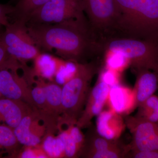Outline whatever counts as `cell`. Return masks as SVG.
Returning <instances> with one entry per match:
<instances>
[{
  "mask_svg": "<svg viewBox=\"0 0 158 158\" xmlns=\"http://www.w3.org/2000/svg\"><path fill=\"white\" fill-rule=\"evenodd\" d=\"M27 26L30 36L40 50H54L66 60L79 62L98 50V43L87 18Z\"/></svg>",
  "mask_w": 158,
  "mask_h": 158,
  "instance_id": "6da1fadb",
  "label": "cell"
},
{
  "mask_svg": "<svg viewBox=\"0 0 158 158\" xmlns=\"http://www.w3.org/2000/svg\"><path fill=\"white\" fill-rule=\"evenodd\" d=\"M118 17L114 31L123 37L158 42V3L156 0H115Z\"/></svg>",
  "mask_w": 158,
  "mask_h": 158,
  "instance_id": "7a4b0ae2",
  "label": "cell"
},
{
  "mask_svg": "<svg viewBox=\"0 0 158 158\" xmlns=\"http://www.w3.org/2000/svg\"><path fill=\"white\" fill-rule=\"evenodd\" d=\"M98 71L94 63H77L74 74L62 87V114L58 128L62 125L76 124L91 90V81Z\"/></svg>",
  "mask_w": 158,
  "mask_h": 158,
  "instance_id": "3957f363",
  "label": "cell"
},
{
  "mask_svg": "<svg viewBox=\"0 0 158 158\" xmlns=\"http://www.w3.org/2000/svg\"><path fill=\"white\" fill-rule=\"evenodd\" d=\"M99 43L107 52L120 54L135 71L148 69L158 74L157 44L149 40L127 37H114Z\"/></svg>",
  "mask_w": 158,
  "mask_h": 158,
  "instance_id": "277c9868",
  "label": "cell"
},
{
  "mask_svg": "<svg viewBox=\"0 0 158 158\" xmlns=\"http://www.w3.org/2000/svg\"><path fill=\"white\" fill-rule=\"evenodd\" d=\"M2 39L8 53L23 67L26 62L34 60L41 53L30 36L27 23L24 20H14L5 27Z\"/></svg>",
  "mask_w": 158,
  "mask_h": 158,
  "instance_id": "5b68a950",
  "label": "cell"
},
{
  "mask_svg": "<svg viewBox=\"0 0 158 158\" xmlns=\"http://www.w3.org/2000/svg\"><path fill=\"white\" fill-rule=\"evenodd\" d=\"M80 0H51L33 11L29 24H52L72 19H86Z\"/></svg>",
  "mask_w": 158,
  "mask_h": 158,
  "instance_id": "8992f818",
  "label": "cell"
},
{
  "mask_svg": "<svg viewBox=\"0 0 158 158\" xmlns=\"http://www.w3.org/2000/svg\"><path fill=\"white\" fill-rule=\"evenodd\" d=\"M94 33L114 31L118 17L115 0H80Z\"/></svg>",
  "mask_w": 158,
  "mask_h": 158,
  "instance_id": "52a82bcc",
  "label": "cell"
},
{
  "mask_svg": "<svg viewBox=\"0 0 158 158\" xmlns=\"http://www.w3.org/2000/svg\"><path fill=\"white\" fill-rule=\"evenodd\" d=\"M125 121L132 135L131 142L128 145L129 152L158 150V123L136 116H127Z\"/></svg>",
  "mask_w": 158,
  "mask_h": 158,
  "instance_id": "ba28073f",
  "label": "cell"
},
{
  "mask_svg": "<svg viewBox=\"0 0 158 158\" xmlns=\"http://www.w3.org/2000/svg\"><path fill=\"white\" fill-rule=\"evenodd\" d=\"M85 138L84 147L80 155L88 158H126L129 150L127 145H122L118 141L102 137L96 130L91 131Z\"/></svg>",
  "mask_w": 158,
  "mask_h": 158,
  "instance_id": "9c48e42d",
  "label": "cell"
},
{
  "mask_svg": "<svg viewBox=\"0 0 158 158\" xmlns=\"http://www.w3.org/2000/svg\"><path fill=\"white\" fill-rule=\"evenodd\" d=\"M17 70L0 69V92L5 98L21 101L28 104L36 110L29 88L25 79L20 77Z\"/></svg>",
  "mask_w": 158,
  "mask_h": 158,
  "instance_id": "30bf717a",
  "label": "cell"
},
{
  "mask_svg": "<svg viewBox=\"0 0 158 158\" xmlns=\"http://www.w3.org/2000/svg\"><path fill=\"white\" fill-rule=\"evenodd\" d=\"M110 87L98 78L93 88H91L85 108L76 125L80 129L88 127L94 117L97 116L107 103Z\"/></svg>",
  "mask_w": 158,
  "mask_h": 158,
  "instance_id": "8fae6325",
  "label": "cell"
},
{
  "mask_svg": "<svg viewBox=\"0 0 158 158\" xmlns=\"http://www.w3.org/2000/svg\"><path fill=\"white\" fill-rule=\"evenodd\" d=\"M39 113L35 110L27 114L18 125L13 129L20 144L25 146H35L40 144L47 132L45 124H41Z\"/></svg>",
  "mask_w": 158,
  "mask_h": 158,
  "instance_id": "7c38bea8",
  "label": "cell"
},
{
  "mask_svg": "<svg viewBox=\"0 0 158 158\" xmlns=\"http://www.w3.org/2000/svg\"><path fill=\"white\" fill-rule=\"evenodd\" d=\"M45 86L46 111L43 121L47 130L53 131L58 128L59 118L62 114V87L52 82L46 83Z\"/></svg>",
  "mask_w": 158,
  "mask_h": 158,
  "instance_id": "4fadbf2b",
  "label": "cell"
},
{
  "mask_svg": "<svg viewBox=\"0 0 158 158\" xmlns=\"http://www.w3.org/2000/svg\"><path fill=\"white\" fill-rule=\"evenodd\" d=\"M126 127L122 116L110 110H103L97 116L96 131L99 135L117 141Z\"/></svg>",
  "mask_w": 158,
  "mask_h": 158,
  "instance_id": "5bb4252c",
  "label": "cell"
},
{
  "mask_svg": "<svg viewBox=\"0 0 158 158\" xmlns=\"http://www.w3.org/2000/svg\"><path fill=\"white\" fill-rule=\"evenodd\" d=\"M107 103L110 110L121 116L129 114L136 108L133 89L120 85L110 88Z\"/></svg>",
  "mask_w": 158,
  "mask_h": 158,
  "instance_id": "9a60e30c",
  "label": "cell"
},
{
  "mask_svg": "<svg viewBox=\"0 0 158 158\" xmlns=\"http://www.w3.org/2000/svg\"><path fill=\"white\" fill-rule=\"evenodd\" d=\"M34 110L28 104L21 101L0 98V122L14 129L22 118Z\"/></svg>",
  "mask_w": 158,
  "mask_h": 158,
  "instance_id": "2e32d148",
  "label": "cell"
},
{
  "mask_svg": "<svg viewBox=\"0 0 158 158\" xmlns=\"http://www.w3.org/2000/svg\"><path fill=\"white\" fill-rule=\"evenodd\" d=\"M137 77L133 90L135 96L136 108L153 95L158 88L157 73L148 69L136 72Z\"/></svg>",
  "mask_w": 158,
  "mask_h": 158,
  "instance_id": "e0dca14e",
  "label": "cell"
},
{
  "mask_svg": "<svg viewBox=\"0 0 158 158\" xmlns=\"http://www.w3.org/2000/svg\"><path fill=\"white\" fill-rule=\"evenodd\" d=\"M34 66L32 70H27V75L33 80L34 77L53 81L63 60L45 53L38 55L34 59Z\"/></svg>",
  "mask_w": 158,
  "mask_h": 158,
  "instance_id": "ac0fdd59",
  "label": "cell"
},
{
  "mask_svg": "<svg viewBox=\"0 0 158 158\" xmlns=\"http://www.w3.org/2000/svg\"><path fill=\"white\" fill-rule=\"evenodd\" d=\"M81 129L76 125H71L66 129L60 130L58 135L64 144L65 158H77L80 156L85 141V136Z\"/></svg>",
  "mask_w": 158,
  "mask_h": 158,
  "instance_id": "d6986e66",
  "label": "cell"
},
{
  "mask_svg": "<svg viewBox=\"0 0 158 158\" xmlns=\"http://www.w3.org/2000/svg\"><path fill=\"white\" fill-rule=\"evenodd\" d=\"M40 144L49 158H65L63 141L59 135H54L53 132L47 131Z\"/></svg>",
  "mask_w": 158,
  "mask_h": 158,
  "instance_id": "ffe728a7",
  "label": "cell"
},
{
  "mask_svg": "<svg viewBox=\"0 0 158 158\" xmlns=\"http://www.w3.org/2000/svg\"><path fill=\"white\" fill-rule=\"evenodd\" d=\"M51 0H18L11 15L14 20L27 19L32 12Z\"/></svg>",
  "mask_w": 158,
  "mask_h": 158,
  "instance_id": "44dd1931",
  "label": "cell"
},
{
  "mask_svg": "<svg viewBox=\"0 0 158 158\" xmlns=\"http://www.w3.org/2000/svg\"><path fill=\"white\" fill-rule=\"evenodd\" d=\"M19 144L13 129L8 125H0V149L6 150L12 156L16 153Z\"/></svg>",
  "mask_w": 158,
  "mask_h": 158,
  "instance_id": "7402d4cb",
  "label": "cell"
},
{
  "mask_svg": "<svg viewBox=\"0 0 158 158\" xmlns=\"http://www.w3.org/2000/svg\"><path fill=\"white\" fill-rule=\"evenodd\" d=\"M136 116L158 123V96L153 94L138 107Z\"/></svg>",
  "mask_w": 158,
  "mask_h": 158,
  "instance_id": "603a6c76",
  "label": "cell"
},
{
  "mask_svg": "<svg viewBox=\"0 0 158 158\" xmlns=\"http://www.w3.org/2000/svg\"><path fill=\"white\" fill-rule=\"evenodd\" d=\"M35 82L36 86L31 90V95L36 111L38 112L41 120L43 121L46 111L45 82L42 78Z\"/></svg>",
  "mask_w": 158,
  "mask_h": 158,
  "instance_id": "cb8c5ba5",
  "label": "cell"
},
{
  "mask_svg": "<svg viewBox=\"0 0 158 158\" xmlns=\"http://www.w3.org/2000/svg\"><path fill=\"white\" fill-rule=\"evenodd\" d=\"M2 27L0 25V69H7L18 70L19 69L22 68V65L8 53L3 41L4 30H2Z\"/></svg>",
  "mask_w": 158,
  "mask_h": 158,
  "instance_id": "d4e9b609",
  "label": "cell"
},
{
  "mask_svg": "<svg viewBox=\"0 0 158 158\" xmlns=\"http://www.w3.org/2000/svg\"><path fill=\"white\" fill-rule=\"evenodd\" d=\"M107 52L108 56L106 59V68L120 72L127 65H129L127 59L120 54L110 52Z\"/></svg>",
  "mask_w": 158,
  "mask_h": 158,
  "instance_id": "484cf974",
  "label": "cell"
},
{
  "mask_svg": "<svg viewBox=\"0 0 158 158\" xmlns=\"http://www.w3.org/2000/svg\"><path fill=\"white\" fill-rule=\"evenodd\" d=\"M14 156L21 158H48L41 144L35 146H25L21 152Z\"/></svg>",
  "mask_w": 158,
  "mask_h": 158,
  "instance_id": "4316f807",
  "label": "cell"
},
{
  "mask_svg": "<svg viewBox=\"0 0 158 158\" xmlns=\"http://www.w3.org/2000/svg\"><path fill=\"white\" fill-rule=\"evenodd\" d=\"M119 72L106 68L102 73L99 78L104 81L111 88L119 84Z\"/></svg>",
  "mask_w": 158,
  "mask_h": 158,
  "instance_id": "83f0119b",
  "label": "cell"
},
{
  "mask_svg": "<svg viewBox=\"0 0 158 158\" xmlns=\"http://www.w3.org/2000/svg\"><path fill=\"white\" fill-rule=\"evenodd\" d=\"M14 6L10 4H0V25L6 27L10 23L9 16L14 12Z\"/></svg>",
  "mask_w": 158,
  "mask_h": 158,
  "instance_id": "f1b7e54d",
  "label": "cell"
},
{
  "mask_svg": "<svg viewBox=\"0 0 158 158\" xmlns=\"http://www.w3.org/2000/svg\"><path fill=\"white\" fill-rule=\"evenodd\" d=\"M126 158H158V150L130 151Z\"/></svg>",
  "mask_w": 158,
  "mask_h": 158,
  "instance_id": "f546056e",
  "label": "cell"
},
{
  "mask_svg": "<svg viewBox=\"0 0 158 158\" xmlns=\"http://www.w3.org/2000/svg\"><path fill=\"white\" fill-rule=\"evenodd\" d=\"M156 49H157V54H158V43L157 44Z\"/></svg>",
  "mask_w": 158,
  "mask_h": 158,
  "instance_id": "4dcf8cb0",
  "label": "cell"
},
{
  "mask_svg": "<svg viewBox=\"0 0 158 158\" xmlns=\"http://www.w3.org/2000/svg\"><path fill=\"white\" fill-rule=\"evenodd\" d=\"M12 1H12V2H17L18 1V0H12Z\"/></svg>",
  "mask_w": 158,
  "mask_h": 158,
  "instance_id": "1f68e13d",
  "label": "cell"
},
{
  "mask_svg": "<svg viewBox=\"0 0 158 158\" xmlns=\"http://www.w3.org/2000/svg\"><path fill=\"white\" fill-rule=\"evenodd\" d=\"M1 96H2V94H1V92H0V98H1Z\"/></svg>",
  "mask_w": 158,
  "mask_h": 158,
  "instance_id": "d6a6232c",
  "label": "cell"
},
{
  "mask_svg": "<svg viewBox=\"0 0 158 158\" xmlns=\"http://www.w3.org/2000/svg\"><path fill=\"white\" fill-rule=\"evenodd\" d=\"M156 1L158 3V0H156Z\"/></svg>",
  "mask_w": 158,
  "mask_h": 158,
  "instance_id": "836d02e7",
  "label": "cell"
},
{
  "mask_svg": "<svg viewBox=\"0 0 158 158\" xmlns=\"http://www.w3.org/2000/svg\"></svg>",
  "mask_w": 158,
  "mask_h": 158,
  "instance_id": "e575fe53",
  "label": "cell"
}]
</instances>
